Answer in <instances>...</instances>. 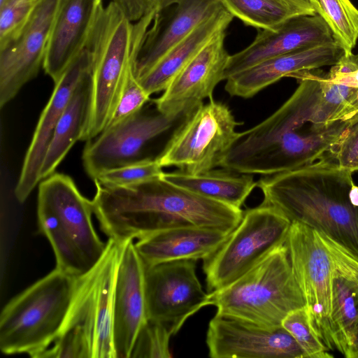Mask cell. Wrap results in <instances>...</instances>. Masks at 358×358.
I'll return each instance as SVG.
<instances>
[{"mask_svg":"<svg viewBox=\"0 0 358 358\" xmlns=\"http://www.w3.org/2000/svg\"><path fill=\"white\" fill-rule=\"evenodd\" d=\"M314 70L289 76L299 87L271 115L241 133L221 168L271 176L311 164L331 151L349 124L335 120L338 109L324 99Z\"/></svg>","mask_w":358,"mask_h":358,"instance_id":"obj_1","label":"cell"},{"mask_svg":"<svg viewBox=\"0 0 358 358\" xmlns=\"http://www.w3.org/2000/svg\"><path fill=\"white\" fill-rule=\"evenodd\" d=\"M94 184V214L108 238L121 243L177 227L231 232L243 215L239 208L200 196L162 176L127 186Z\"/></svg>","mask_w":358,"mask_h":358,"instance_id":"obj_2","label":"cell"},{"mask_svg":"<svg viewBox=\"0 0 358 358\" xmlns=\"http://www.w3.org/2000/svg\"><path fill=\"white\" fill-rule=\"evenodd\" d=\"M352 171L325 157L257 181L264 199L290 222L328 237L358 259V186Z\"/></svg>","mask_w":358,"mask_h":358,"instance_id":"obj_3","label":"cell"},{"mask_svg":"<svg viewBox=\"0 0 358 358\" xmlns=\"http://www.w3.org/2000/svg\"><path fill=\"white\" fill-rule=\"evenodd\" d=\"M123 245L108 238L97 264L76 278L59 334L38 358H116L113 298Z\"/></svg>","mask_w":358,"mask_h":358,"instance_id":"obj_4","label":"cell"},{"mask_svg":"<svg viewBox=\"0 0 358 358\" xmlns=\"http://www.w3.org/2000/svg\"><path fill=\"white\" fill-rule=\"evenodd\" d=\"M93 213L92 200L69 176L55 172L39 182L38 229L51 245L55 268L76 278L90 271L106 248L94 228Z\"/></svg>","mask_w":358,"mask_h":358,"instance_id":"obj_5","label":"cell"},{"mask_svg":"<svg viewBox=\"0 0 358 358\" xmlns=\"http://www.w3.org/2000/svg\"><path fill=\"white\" fill-rule=\"evenodd\" d=\"M154 10L135 24L113 2L99 9L85 47L92 56L90 114L80 141H89L106 127L131 64L135 46L150 25Z\"/></svg>","mask_w":358,"mask_h":358,"instance_id":"obj_6","label":"cell"},{"mask_svg":"<svg viewBox=\"0 0 358 358\" xmlns=\"http://www.w3.org/2000/svg\"><path fill=\"white\" fill-rule=\"evenodd\" d=\"M208 294L217 314L268 329L281 327L289 313L306 306L285 243L234 282Z\"/></svg>","mask_w":358,"mask_h":358,"instance_id":"obj_7","label":"cell"},{"mask_svg":"<svg viewBox=\"0 0 358 358\" xmlns=\"http://www.w3.org/2000/svg\"><path fill=\"white\" fill-rule=\"evenodd\" d=\"M76 278L57 268L13 297L0 315V350L38 358L59 334Z\"/></svg>","mask_w":358,"mask_h":358,"instance_id":"obj_8","label":"cell"},{"mask_svg":"<svg viewBox=\"0 0 358 358\" xmlns=\"http://www.w3.org/2000/svg\"><path fill=\"white\" fill-rule=\"evenodd\" d=\"M242 124L226 104L211 98L182 120L157 160L162 167L191 174L220 167L241 137L236 127Z\"/></svg>","mask_w":358,"mask_h":358,"instance_id":"obj_9","label":"cell"},{"mask_svg":"<svg viewBox=\"0 0 358 358\" xmlns=\"http://www.w3.org/2000/svg\"><path fill=\"white\" fill-rule=\"evenodd\" d=\"M291 222L262 203L243 211L241 221L223 244L203 261L207 289H222L244 275L285 243Z\"/></svg>","mask_w":358,"mask_h":358,"instance_id":"obj_10","label":"cell"},{"mask_svg":"<svg viewBox=\"0 0 358 358\" xmlns=\"http://www.w3.org/2000/svg\"><path fill=\"white\" fill-rule=\"evenodd\" d=\"M178 120L146 103L134 115L87 141L83 153L87 173L94 180L110 169L157 159L151 151L152 144Z\"/></svg>","mask_w":358,"mask_h":358,"instance_id":"obj_11","label":"cell"},{"mask_svg":"<svg viewBox=\"0 0 358 358\" xmlns=\"http://www.w3.org/2000/svg\"><path fill=\"white\" fill-rule=\"evenodd\" d=\"M285 244L311 324L327 349L333 350L329 322L334 271L331 256L317 232L299 222H292Z\"/></svg>","mask_w":358,"mask_h":358,"instance_id":"obj_12","label":"cell"},{"mask_svg":"<svg viewBox=\"0 0 358 358\" xmlns=\"http://www.w3.org/2000/svg\"><path fill=\"white\" fill-rule=\"evenodd\" d=\"M196 262L182 259L145 266L148 320L162 324L172 336L190 316L209 306V294L196 274Z\"/></svg>","mask_w":358,"mask_h":358,"instance_id":"obj_13","label":"cell"},{"mask_svg":"<svg viewBox=\"0 0 358 358\" xmlns=\"http://www.w3.org/2000/svg\"><path fill=\"white\" fill-rule=\"evenodd\" d=\"M152 22L132 57L138 80L203 21L224 8L220 0H155Z\"/></svg>","mask_w":358,"mask_h":358,"instance_id":"obj_14","label":"cell"},{"mask_svg":"<svg viewBox=\"0 0 358 358\" xmlns=\"http://www.w3.org/2000/svg\"><path fill=\"white\" fill-rule=\"evenodd\" d=\"M226 30L214 36L175 76L163 94L152 101L162 114L181 120L213 98L217 85L224 80L230 55L225 49Z\"/></svg>","mask_w":358,"mask_h":358,"instance_id":"obj_15","label":"cell"},{"mask_svg":"<svg viewBox=\"0 0 358 358\" xmlns=\"http://www.w3.org/2000/svg\"><path fill=\"white\" fill-rule=\"evenodd\" d=\"M206 344L213 358H307L282 326L268 329L217 313L209 322Z\"/></svg>","mask_w":358,"mask_h":358,"instance_id":"obj_16","label":"cell"},{"mask_svg":"<svg viewBox=\"0 0 358 358\" xmlns=\"http://www.w3.org/2000/svg\"><path fill=\"white\" fill-rule=\"evenodd\" d=\"M60 0H41L18 36L0 50V106L11 101L43 66Z\"/></svg>","mask_w":358,"mask_h":358,"instance_id":"obj_17","label":"cell"},{"mask_svg":"<svg viewBox=\"0 0 358 358\" xmlns=\"http://www.w3.org/2000/svg\"><path fill=\"white\" fill-rule=\"evenodd\" d=\"M91 69V53L85 47L62 77L55 83L52 94L41 114L26 152L15 189V196L20 203L24 202L41 182L43 162L57 123L77 84Z\"/></svg>","mask_w":358,"mask_h":358,"instance_id":"obj_18","label":"cell"},{"mask_svg":"<svg viewBox=\"0 0 358 358\" xmlns=\"http://www.w3.org/2000/svg\"><path fill=\"white\" fill-rule=\"evenodd\" d=\"M145 266L134 243H124L113 298V344L116 358H130L136 338L148 321Z\"/></svg>","mask_w":358,"mask_h":358,"instance_id":"obj_19","label":"cell"},{"mask_svg":"<svg viewBox=\"0 0 358 358\" xmlns=\"http://www.w3.org/2000/svg\"><path fill=\"white\" fill-rule=\"evenodd\" d=\"M333 41L330 28L318 14L292 17L273 29H261L248 47L230 55L224 80L268 59Z\"/></svg>","mask_w":358,"mask_h":358,"instance_id":"obj_20","label":"cell"},{"mask_svg":"<svg viewBox=\"0 0 358 358\" xmlns=\"http://www.w3.org/2000/svg\"><path fill=\"white\" fill-rule=\"evenodd\" d=\"M345 55L335 41L298 50L261 62L226 80L224 89L231 96L251 98L284 77L306 70L334 66Z\"/></svg>","mask_w":358,"mask_h":358,"instance_id":"obj_21","label":"cell"},{"mask_svg":"<svg viewBox=\"0 0 358 358\" xmlns=\"http://www.w3.org/2000/svg\"><path fill=\"white\" fill-rule=\"evenodd\" d=\"M102 5L101 0H60L43 66L54 83L85 48Z\"/></svg>","mask_w":358,"mask_h":358,"instance_id":"obj_22","label":"cell"},{"mask_svg":"<svg viewBox=\"0 0 358 358\" xmlns=\"http://www.w3.org/2000/svg\"><path fill=\"white\" fill-rule=\"evenodd\" d=\"M231 232L208 227H177L150 234L134 245L145 266L176 260H204Z\"/></svg>","mask_w":358,"mask_h":358,"instance_id":"obj_23","label":"cell"},{"mask_svg":"<svg viewBox=\"0 0 358 358\" xmlns=\"http://www.w3.org/2000/svg\"><path fill=\"white\" fill-rule=\"evenodd\" d=\"M234 16L224 8L197 26L173 46L138 80L149 95L164 92L175 76L219 32L226 30Z\"/></svg>","mask_w":358,"mask_h":358,"instance_id":"obj_24","label":"cell"},{"mask_svg":"<svg viewBox=\"0 0 358 358\" xmlns=\"http://www.w3.org/2000/svg\"><path fill=\"white\" fill-rule=\"evenodd\" d=\"M92 94L90 70L77 84L57 123L43 162L41 181L55 172L72 146L81 140L90 114Z\"/></svg>","mask_w":358,"mask_h":358,"instance_id":"obj_25","label":"cell"},{"mask_svg":"<svg viewBox=\"0 0 358 358\" xmlns=\"http://www.w3.org/2000/svg\"><path fill=\"white\" fill-rule=\"evenodd\" d=\"M162 178L203 197L239 208L257 187V181L254 180L252 175L224 169H212L198 174L181 171L164 172Z\"/></svg>","mask_w":358,"mask_h":358,"instance_id":"obj_26","label":"cell"},{"mask_svg":"<svg viewBox=\"0 0 358 358\" xmlns=\"http://www.w3.org/2000/svg\"><path fill=\"white\" fill-rule=\"evenodd\" d=\"M329 322L334 348L345 357L358 325V285L335 269Z\"/></svg>","mask_w":358,"mask_h":358,"instance_id":"obj_27","label":"cell"},{"mask_svg":"<svg viewBox=\"0 0 358 358\" xmlns=\"http://www.w3.org/2000/svg\"><path fill=\"white\" fill-rule=\"evenodd\" d=\"M224 8L245 25L259 29H273L286 20L310 15L285 0H220Z\"/></svg>","mask_w":358,"mask_h":358,"instance_id":"obj_28","label":"cell"},{"mask_svg":"<svg viewBox=\"0 0 358 358\" xmlns=\"http://www.w3.org/2000/svg\"><path fill=\"white\" fill-rule=\"evenodd\" d=\"M330 28L334 41L352 54L358 39V9L350 0H309Z\"/></svg>","mask_w":358,"mask_h":358,"instance_id":"obj_29","label":"cell"},{"mask_svg":"<svg viewBox=\"0 0 358 358\" xmlns=\"http://www.w3.org/2000/svg\"><path fill=\"white\" fill-rule=\"evenodd\" d=\"M281 325L296 341L307 358L333 357L315 331L306 306L289 313Z\"/></svg>","mask_w":358,"mask_h":358,"instance_id":"obj_30","label":"cell"},{"mask_svg":"<svg viewBox=\"0 0 358 358\" xmlns=\"http://www.w3.org/2000/svg\"><path fill=\"white\" fill-rule=\"evenodd\" d=\"M41 0H9L0 7V50L14 41Z\"/></svg>","mask_w":358,"mask_h":358,"instance_id":"obj_31","label":"cell"},{"mask_svg":"<svg viewBox=\"0 0 358 358\" xmlns=\"http://www.w3.org/2000/svg\"><path fill=\"white\" fill-rule=\"evenodd\" d=\"M170 331L162 324L148 320L140 329L130 358H169Z\"/></svg>","mask_w":358,"mask_h":358,"instance_id":"obj_32","label":"cell"},{"mask_svg":"<svg viewBox=\"0 0 358 358\" xmlns=\"http://www.w3.org/2000/svg\"><path fill=\"white\" fill-rule=\"evenodd\" d=\"M162 169L157 159L148 160L101 172L93 180L112 187L131 185L162 176Z\"/></svg>","mask_w":358,"mask_h":358,"instance_id":"obj_33","label":"cell"},{"mask_svg":"<svg viewBox=\"0 0 358 358\" xmlns=\"http://www.w3.org/2000/svg\"><path fill=\"white\" fill-rule=\"evenodd\" d=\"M132 63V62H131ZM134 74L132 64L127 73L122 90L106 127L115 125L141 110L150 101Z\"/></svg>","mask_w":358,"mask_h":358,"instance_id":"obj_34","label":"cell"},{"mask_svg":"<svg viewBox=\"0 0 358 358\" xmlns=\"http://www.w3.org/2000/svg\"><path fill=\"white\" fill-rule=\"evenodd\" d=\"M327 157L341 167L358 171V120L348 124Z\"/></svg>","mask_w":358,"mask_h":358,"instance_id":"obj_35","label":"cell"},{"mask_svg":"<svg viewBox=\"0 0 358 358\" xmlns=\"http://www.w3.org/2000/svg\"><path fill=\"white\" fill-rule=\"evenodd\" d=\"M327 248L334 262V269L358 285V259L324 235L317 233Z\"/></svg>","mask_w":358,"mask_h":358,"instance_id":"obj_36","label":"cell"},{"mask_svg":"<svg viewBox=\"0 0 358 358\" xmlns=\"http://www.w3.org/2000/svg\"><path fill=\"white\" fill-rule=\"evenodd\" d=\"M326 76L333 83L358 87V54L344 55Z\"/></svg>","mask_w":358,"mask_h":358,"instance_id":"obj_37","label":"cell"},{"mask_svg":"<svg viewBox=\"0 0 358 358\" xmlns=\"http://www.w3.org/2000/svg\"><path fill=\"white\" fill-rule=\"evenodd\" d=\"M102 1L103 0H101ZM131 22H137L153 8L155 0H110Z\"/></svg>","mask_w":358,"mask_h":358,"instance_id":"obj_38","label":"cell"},{"mask_svg":"<svg viewBox=\"0 0 358 358\" xmlns=\"http://www.w3.org/2000/svg\"><path fill=\"white\" fill-rule=\"evenodd\" d=\"M336 120L352 123L358 120V87H353L342 108L336 114Z\"/></svg>","mask_w":358,"mask_h":358,"instance_id":"obj_39","label":"cell"},{"mask_svg":"<svg viewBox=\"0 0 358 358\" xmlns=\"http://www.w3.org/2000/svg\"><path fill=\"white\" fill-rule=\"evenodd\" d=\"M299 8L307 11L310 15L316 14L309 0H285Z\"/></svg>","mask_w":358,"mask_h":358,"instance_id":"obj_40","label":"cell"},{"mask_svg":"<svg viewBox=\"0 0 358 358\" xmlns=\"http://www.w3.org/2000/svg\"><path fill=\"white\" fill-rule=\"evenodd\" d=\"M345 357L358 358V325L357 327L352 344Z\"/></svg>","mask_w":358,"mask_h":358,"instance_id":"obj_41","label":"cell"},{"mask_svg":"<svg viewBox=\"0 0 358 358\" xmlns=\"http://www.w3.org/2000/svg\"><path fill=\"white\" fill-rule=\"evenodd\" d=\"M9 0H0V7L5 5Z\"/></svg>","mask_w":358,"mask_h":358,"instance_id":"obj_42","label":"cell"}]
</instances>
